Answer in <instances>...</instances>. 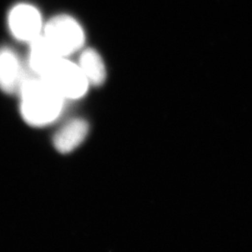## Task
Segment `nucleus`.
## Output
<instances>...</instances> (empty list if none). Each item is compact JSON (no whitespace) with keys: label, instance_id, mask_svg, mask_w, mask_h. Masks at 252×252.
Masks as SVG:
<instances>
[{"label":"nucleus","instance_id":"f257e3e1","mask_svg":"<svg viewBox=\"0 0 252 252\" xmlns=\"http://www.w3.org/2000/svg\"><path fill=\"white\" fill-rule=\"evenodd\" d=\"M18 94L21 115L29 126H50L63 114L66 100L41 77L27 76Z\"/></svg>","mask_w":252,"mask_h":252},{"label":"nucleus","instance_id":"f03ea898","mask_svg":"<svg viewBox=\"0 0 252 252\" xmlns=\"http://www.w3.org/2000/svg\"><path fill=\"white\" fill-rule=\"evenodd\" d=\"M41 78L66 101L81 99L91 86L80 65L68 60L67 57L60 58Z\"/></svg>","mask_w":252,"mask_h":252},{"label":"nucleus","instance_id":"7ed1b4c3","mask_svg":"<svg viewBox=\"0 0 252 252\" xmlns=\"http://www.w3.org/2000/svg\"><path fill=\"white\" fill-rule=\"evenodd\" d=\"M43 36L63 57L79 52L85 42L80 23L68 15H58L50 20L44 27Z\"/></svg>","mask_w":252,"mask_h":252},{"label":"nucleus","instance_id":"20e7f679","mask_svg":"<svg viewBox=\"0 0 252 252\" xmlns=\"http://www.w3.org/2000/svg\"><path fill=\"white\" fill-rule=\"evenodd\" d=\"M8 24L12 36L20 41L30 43L42 35L43 23L40 12L30 4L22 3L12 8Z\"/></svg>","mask_w":252,"mask_h":252},{"label":"nucleus","instance_id":"39448f33","mask_svg":"<svg viewBox=\"0 0 252 252\" xmlns=\"http://www.w3.org/2000/svg\"><path fill=\"white\" fill-rule=\"evenodd\" d=\"M27 78L18 55L8 47L0 49V90L18 94Z\"/></svg>","mask_w":252,"mask_h":252},{"label":"nucleus","instance_id":"423d86ee","mask_svg":"<svg viewBox=\"0 0 252 252\" xmlns=\"http://www.w3.org/2000/svg\"><path fill=\"white\" fill-rule=\"evenodd\" d=\"M90 126L84 119L70 120L62 126L54 136V146L58 153L68 154L74 152L86 139Z\"/></svg>","mask_w":252,"mask_h":252},{"label":"nucleus","instance_id":"0eeeda50","mask_svg":"<svg viewBox=\"0 0 252 252\" xmlns=\"http://www.w3.org/2000/svg\"><path fill=\"white\" fill-rule=\"evenodd\" d=\"M28 64L34 75L43 77L61 56L43 35L30 43Z\"/></svg>","mask_w":252,"mask_h":252},{"label":"nucleus","instance_id":"6e6552de","mask_svg":"<svg viewBox=\"0 0 252 252\" xmlns=\"http://www.w3.org/2000/svg\"><path fill=\"white\" fill-rule=\"evenodd\" d=\"M78 64L89 81L91 86H101L107 79V69L100 55L94 49H85L81 52Z\"/></svg>","mask_w":252,"mask_h":252}]
</instances>
